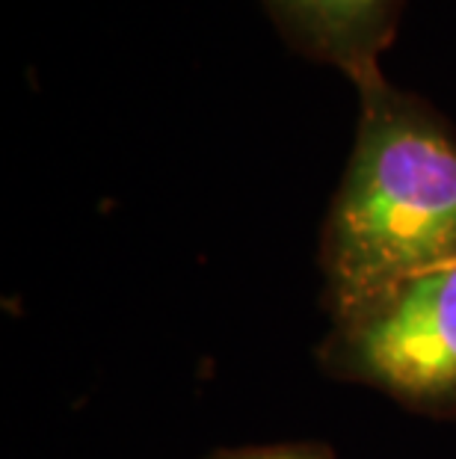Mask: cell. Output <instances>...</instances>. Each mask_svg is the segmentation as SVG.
I'll return each instance as SVG.
<instances>
[{"label": "cell", "mask_w": 456, "mask_h": 459, "mask_svg": "<svg viewBox=\"0 0 456 459\" xmlns=\"http://www.w3.org/2000/svg\"><path fill=\"white\" fill-rule=\"evenodd\" d=\"M358 131L320 238L338 317L397 281L456 264V136L383 72L356 83Z\"/></svg>", "instance_id": "1"}, {"label": "cell", "mask_w": 456, "mask_h": 459, "mask_svg": "<svg viewBox=\"0 0 456 459\" xmlns=\"http://www.w3.org/2000/svg\"><path fill=\"white\" fill-rule=\"evenodd\" d=\"M320 365L412 412L456 415V264L397 281L332 317Z\"/></svg>", "instance_id": "2"}, {"label": "cell", "mask_w": 456, "mask_h": 459, "mask_svg": "<svg viewBox=\"0 0 456 459\" xmlns=\"http://www.w3.org/2000/svg\"><path fill=\"white\" fill-rule=\"evenodd\" d=\"M281 33L303 54L362 83L380 68L406 0H264Z\"/></svg>", "instance_id": "3"}, {"label": "cell", "mask_w": 456, "mask_h": 459, "mask_svg": "<svg viewBox=\"0 0 456 459\" xmlns=\"http://www.w3.org/2000/svg\"><path fill=\"white\" fill-rule=\"evenodd\" d=\"M208 459H335V456L323 445H267V447L222 451Z\"/></svg>", "instance_id": "4"}]
</instances>
